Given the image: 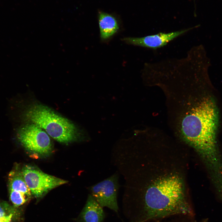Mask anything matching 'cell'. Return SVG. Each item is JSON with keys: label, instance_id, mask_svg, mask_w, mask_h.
I'll return each instance as SVG.
<instances>
[{"label": "cell", "instance_id": "6da1fadb", "mask_svg": "<svg viewBox=\"0 0 222 222\" xmlns=\"http://www.w3.org/2000/svg\"><path fill=\"white\" fill-rule=\"evenodd\" d=\"M218 123L216 104L211 97L207 96L184 117L181 129L185 140L199 152L215 178L222 176L216 138Z\"/></svg>", "mask_w": 222, "mask_h": 222}, {"label": "cell", "instance_id": "7a4b0ae2", "mask_svg": "<svg viewBox=\"0 0 222 222\" xmlns=\"http://www.w3.org/2000/svg\"><path fill=\"white\" fill-rule=\"evenodd\" d=\"M142 197L140 222L192 214V210L184 199L182 182L175 176L157 182L145 191Z\"/></svg>", "mask_w": 222, "mask_h": 222}, {"label": "cell", "instance_id": "3957f363", "mask_svg": "<svg viewBox=\"0 0 222 222\" xmlns=\"http://www.w3.org/2000/svg\"><path fill=\"white\" fill-rule=\"evenodd\" d=\"M25 117L27 121L40 127L59 142L68 143L78 138L77 129L71 121L44 105H32L26 111Z\"/></svg>", "mask_w": 222, "mask_h": 222}, {"label": "cell", "instance_id": "277c9868", "mask_svg": "<svg viewBox=\"0 0 222 222\" xmlns=\"http://www.w3.org/2000/svg\"><path fill=\"white\" fill-rule=\"evenodd\" d=\"M18 138L29 152L39 156H47L52 152V144L48 134L43 129L32 123L22 127Z\"/></svg>", "mask_w": 222, "mask_h": 222}, {"label": "cell", "instance_id": "5b68a950", "mask_svg": "<svg viewBox=\"0 0 222 222\" xmlns=\"http://www.w3.org/2000/svg\"><path fill=\"white\" fill-rule=\"evenodd\" d=\"M21 171L31 194L37 199L42 198L55 188L68 182L31 165L24 166Z\"/></svg>", "mask_w": 222, "mask_h": 222}, {"label": "cell", "instance_id": "8992f818", "mask_svg": "<svg viewBox=\"0 0 222 222\" xmlns=\"http://www.w3.org/2000/svg\"><path fill=\"white\" fill-rule=\"evenodd\" d=\"M118 172L89 188L90 195L102 207L117 212V196L119 187Z\"/></svg>", "mask_w": 222, "mask_h": 222}, {"label": "cell", "instance_id": "52a82bcc", "mask_svg": "<svg viewBox=\"0 0 222 222\" xmlns=\"http://www.w3.org/2000/svg\"><path fill=\"white\" fill-rule=\"evenodd\" d=\"M195 27L168 33L160 32L141 37H125L121 40L127 44L156 49L166 45L170 41L192 30Z\"/></svg>", "mask_w": 222, "mask_h": 222}, {"label": "cell", "instance_id": "ba28073f", "mask_svg": "<svg viewBox=\"0 0 222 222\" xmlns=\"http://www.w3.org/2000/svg\"><path fill=\"white\" fill-rule=\"evenodd\" d=\"M102 208L89 194L78 217L79 222H103L105 215Z\"/></svg>", "mask_w": 222, "mask_h": 222}, {"label": "cell", "instance_id": "9c48e42d", "mask_svg": "<svg viewBox=\"0 0 222 222\" xmlns=\"http://www.w3.org/2000/svg\"><path fill=\"white\" fill-rule=\"evenodd\" d=\"M98 22L100 37L102 40L105 41L110 39L119 30V25L116 19L108 13L99 12Z\"/></svg>", "mask_w": 222, "mask_h": 222}, {"label": "cell", "instance_id": "30bf717a", "mask_svg": "<svg viewBox=\"0 0 222 222\" xmlns=\"http://www.w3.org/2000/svg\"><path fill=\"white\" fill-rule=\"evenodd\" d=\"M9 191H13L25 194L31 197V192L24 179L21 171L15 169L9 175Z\"/></svg>", "mask_w": 222, "mask_h": 222}, {"label": "cell", "instance_id": "8fae6325", "mask_svg": "<svg viewBox=\"0 0 222 222\" xmlns=\"http://www.w3.org/2000/svg\"><path fill=\"white\" fill-rule=\"evenodd\" d=\"M10 199L15 207H19L24 204L30 197L28 195L20 192L9 191Z\"/></svg>", "mask_w": 222, "mask_h": 222}, {"label": "cell", "instance_id": "7c38bea8", "mask_svg": "<svg viewBox=\"0 0 222 222\" xmlns=\"http://www.w3.org/2000/svg\"><path fill=\"white\" fill-rule=\"evenodd\" d=\"M8 204L0 203V218L7 216L11 214L17 215V211Z\"/></svg>", "mask_w": 222, "mask_h": 222}, {"label": "cell", "instance_id": "4fadbf2b", "mask_svg": "<svg viewBox=\"0 0 222 222\" xmlns=\"http://www.w3.org/2000/svg\"><path fill=\"white\" fill-rule=\"evenodd\" d=\"M15 215L11 214L7 216L0 218V222H12L13 217Z\"/></svg>", "mask_w": 222, "mask_h": 222}]
</instances>
